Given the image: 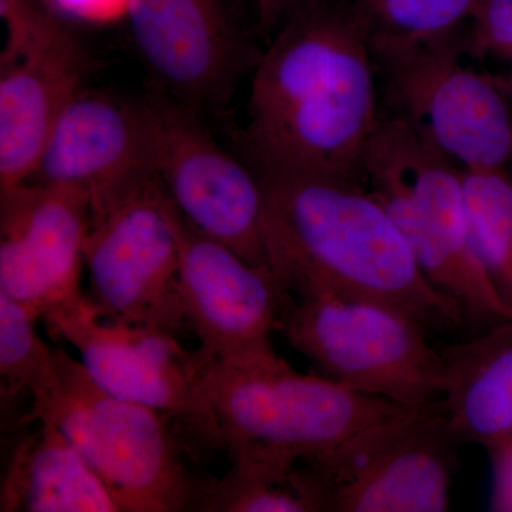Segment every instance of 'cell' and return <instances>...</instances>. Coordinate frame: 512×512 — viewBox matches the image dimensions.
<instances>
[{"label": "cell", "mask_w": 512, "mask_h": 512, "mask_svg": "<svg viewBox=\"0 0 512 512\" xmlns=\"http://www.w3.org/2000/svg\"><path fill=\"white\" fill-rule=\"evenodd\" d=\"M127 22L148 70L192 111L227 99L251 63L228 0H136Z\"/></svg>", "instance_id": "obj_15"}, {"label": "cell", "mask_w": 512, "mask_h": 512, "mask_svg": "<svg viewBox=\"0 0 512 512\" xmlns=\"http://www.w3.org/2000/svg\"><path fill=\"white\" fill-rule=\"evenodd\" d=\"M0 192V292L36 319L82 301L84 244L92 225L86 198L32 183Z\"/></svg>", "instance_id": "obj_13"}, {"label": "cell", "mask_w": 512, "mask_h": 512, "mask_svg": "<svg viewBox=\"0 0 512 512\" xmlns=\"http://www.w3.org/2000/svg\"><path fill=\"white\" fill-rule=\"evenodd\" d=\"M35 316L0 292L2 397L29 393L32 409L52 399L59 387L53 349L37 335Z\"/></svg>", "instance_id": "obj_21"}, {"label": "cell", "mask_w": 512, "mask_h": 512, "mask_svg": "<svg viewBox=\"0 0 512 512\" xmlns=\"http://www.w3.org/2000/svg\"><path fill=\"white\" fill-rule=\"evenodd\" d=\"M375 66L353 5L323 0L285 22L252 74L242 144L255 173L365 185Z\"/></svg>", "instance_id": "obj_1"}, {"label": "cell", "mask_w": 512, "mask_h": 512, "mask_svg": "<svg viewBox=\"0 0 512 512\" xmlns=\"http://www.w3.org/2000/svg\"><path fill=\"white\" fill-rule=\"evenodd\" d=\"M201 386L234 463L296 464L419 407L301 375L275 350L244 362L201 359Z\"/></svg>", "instance_id": "obj_3"}, {"label": "cell", "mask_w": 512, "mask_h": 512, "mask_svg": "<svg viewBox=\"0 0 512 512\" xmlns=\"http://www.w3.org/2000/svg\"><path fill=\"white\" fill-rule=\"evenodd\" d=\"M151 101L154 171L184 220L248 264L269 268L258 174L228 154L194 111L170 99Z\"/></svg>", "instance_id": "obj_11"}, {"label": "cell", "mask_w": 512, "mask_h": 512, "mask_svg": "<svg viewBox=\"0 0 512 512\" xmlns=\"http://www.w3.org/2000/svg\"><path fill=\"white\" fill-rule=\"evenodd\" d=\"M43 320L53 336L79 352L80 362L106 392L150 407L204 443L225 448L202 392L197 350L188 352L163 330L101 318L87 296Z\"/></svg>", "instance_id": "obj_10"}, {"label": "cell", "mask_w": 512, "mask_h": 512, "mask_svg": "<svg viewBox=\"0 0 512 512\" xmlns=\"http://www.w3.org/2000/svg\"><path fill=\"white\" fill-rule=\"evenodd\" d=\"M477 0H356L372 50L412 45L457 32Z\"/></svg>", "instance_id": "obj_22"}, {"label": "cell", "mask_w": 512, "mask_h": 512, "mask_svg": "<svg viewBox=\"0 0 512 512\" xmlns=\"http://www.w3.org/2000/svg\"><path fill=\"white\" fill-rule=\"evenodd\" d=\"M16 448L2 487L3 512H119L113 495L55 423Z\"/></svg>", "instance_id": "obj_18"}, {"label": "cell", "mask_w": 512, "mask_h": 512, "mask_svg": "<svg viewBox=\"0 0 512 512\" xmlns=\"http://www.w3.org/2000/svg\"><path fill=\"white\" fill-rule=\"evenodd\" d=\"M178 229L181 298L201 359L244 362L272 352L269 338L285 293L271 269L248 264L181 214Z\"/></svg>", "instance_id": "obj_14"}, {"label": "cell", "mask_w": 512, "mask_h": 512, "mask_svg": "<svg viewBox=\"0 0 512 512\" xmlns=\"http://www.w3.org/2000/svg\"><path fill=\"white\" fill-rule=\"evenodd\" d=\"M441 353L447 366L441 407L458 444L490 453L512 446V320Z\"/></svg>", "instance_id": "obj_17"}, {"label": "cell", "mask_w": 512, "mask_h": 512, "mask_svg": "<svg viewBox=\"0 0 512 512\" xmlns=\"http://www.w3.org/2000/svg\"><path fill=\"white\" fill-rule=\"evenodd\" d=\"M153 101L82 90L64 109L28 183L86 198L92 217L151 178Z\"/></svg>", "instance_id": "obj_12"}, {"label": "cell", "mask_w": 512, "mask_h": 512, "mask_svg": "<svg viewBox=\"0 0 512 512\" xmlns=\"http://www.w3.org/2000/svg\"><path fill=\"white\" fill-rule=\"evenodd\" d=\"M456 35L372 52L400 117L463 170L508 173L511 106L493 80L464 66Z\"/></svg>", "instance_id": "obj_8"}, {"label": "cell", "mask_w": 512, "mask_h": 512, "mask_svg": "<svg viewBox=\"0 0 512 512\" xmlns=\"http://www.w3.org/2000/svg\"><path fill=\"white\" fill-rule=\"evenodd\" d=\"M258 174L269 268L286 295L373 299L427 328L456 329L466 309L420 271L402 232L363 184Z\"/></svg>", "instance_id": "obj_2"}, {"label": "cell", "mask_w": 512, "mask_h": 512, "mask_svg": "<svg viewBox=\"0 0 512 512\" xmlns=\"http://www.w3.org/2000/svg\"><path fill=\"white\" fill-rule=\"evenodd\" d=\"M89 56L72 30L0 67V190L28 183L67 104L83 90Z\"/></svg>", "instance_id": "obj_16"}, {"label": "cell", "mask_w": 512, "mask_h": 512, "mask_svg": "<svg viewBox=\"0 0 512 512\" xmlns=\"http://www.w3.org/2000/svg\"><path fill=\"white\" fill-rule=\"evenodd\" d=\"M278 329L322 376L407 407L441 402L447 366L427 326L389 303L338 295H284Z\"/></svg>", "instance_id": "obj_6"}, {"label": "cell", "mask_w": 512, "mask_h": 512, "mask_svg": "<svg viewBox=\"0 0 512 512\" xmlns=\"http://www.w3.org/2000/svg\"><path fill=\"white\" fill-rule=\"evenodd\" d=\"M320 2L323 0H256L259 25L265 30L279 29L296 13Z\"/></svg>", "instance_id": "obj_25"}, {"label": "cell", "mask_w": 512, "mask_h": 512, "mask_svg": "<svg viewBox=\"0 0 512 512\" xmlns=\"http://www.w3.org/2000/svg\"><path fill=\"white\" fill-rule=\"evenodd\" d=\"M197 510L319 512L322 503L303 463H234L220 483L208 488Z\"/></svg>", "instance_id": "obj_19"}, {"label": "cell", "mask_w": 512, "mask_h": 512, "mask_svg": "<svg viewBox=\"0 0 512 512\" xmlns=\"http://www.w3.org/2000/svg\"><path fill=\"white\" fill-rule=\"evenodd\" d=\"M178 218L157 175L93 215L84 244L86 296L101 318L174 336L188 329Z\"/></svg>", "instance_id": "obj_7"}, {"label": "cell", "mask_w": 512, "mask_h": 512, "mask_svg": "<svg viewBox=\"0 0 512 512\" xmlns=\"http://www.w3.org/2000/svg\"><path fill=\"white\" fill-rule=\"evenodd\" d=\"M60 15L93 26L127 20L136 0H47Z\"/></svg>", "instance_id": "obj_24"}, {"label": "cell", "mask_w": 512, "mask_h": 512, "mask_svg": "<svg viewBox=\"0 0 512 512\" xmlns=\"http://www.w3.org/2000/svg\"><path fill=\"white\" fill-rule=\"evenodd\" d=\"M457 446L439 402L369 427L303 464L322 511L441 512L450 507Z\"/></svg>", "instance_id": "obj_9"}, {"label": "cell", "mask_w": 512, "mask_h": 512, "mask_svg": "<svg viewBox=\"0 0 512 512\" xmlns=\"http://www.w3.org/2000/svg\"><path fill=\"white\" fill-rule=\"evenodd\" d=\"M495 466L494 507L512 511V446L493 451Z\"/></svg>", "instance_id": "obj_26"}, {"label": "cell", "mask_w": 512, "mask_h": 512, "mask_svg": "<svg viewBox=\"0 0 512 512\" xmlns=\"http://www.w3.org/2000/svg\"><path fill=\"white\" fill-rule=\"evenodd\" d=\"M463 187L474 252L512 312V177L504 171L463 170Z\"/></svg>", "instance_id": "obj_20"}, {"label": "cell", "mask_w": 512, "mask_h": 512, "mask_svg": "<svg viewBox=\"0 0 512 512\" xmlns=\"http://www.w3.org/2000/svg\"><path fill=\"white\" fill-rule=\"evenodd\" d=\"M468 20L473 26L464 49L512 60V0H477Z\"/></svg>", "instance_id": "obj_23"}, {"label": "cell", "mask_w": 512, "mask_h": 512, "mask_svg": "<svg viewBox=\"0 0 512 512\" xmlns=\"http://www.w3.org/2000/svg\"><path fill=\"white\" fill-rule=\"evenodd\" d=\"M365 184L437 291L460 303L471 318L512 320L471 244L460 165L397 116L382 119L377 127Z\"/></svg>", "instance_id": "obj_4"}, {"label": "cell", "mask_w": 512, "mask_h": 512, "mask_svg": "<svg viewBox=\"0 0 512 512\" xmlns=\"http://www.w3.org/2000/svg\"><path fill=\"white\" fill-rule=\"evenodd\" d=\"M59 387L22 423H55L113 495L120 512H175L198 507L207 490L188 476L173 421L114 396L80 360L53 349Z\"/></svg>", "instance_id": "obj_5"}]
</instances>
